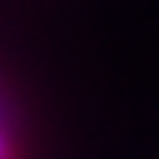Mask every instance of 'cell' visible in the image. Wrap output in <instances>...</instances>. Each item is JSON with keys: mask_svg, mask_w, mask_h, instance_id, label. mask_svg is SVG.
Masks as SVG:
<instances>
[{"mask_svg": "<svg viewBox=\"0 0 159 159\" xmlns=\"http://www.w3.org/2000/svg\"><path fill=\"white\" fill-rule=\"evenodd\" d=\"M0 159H10V140H7L3 130H0Z\"/></svg>", "mask_w": 159, "mask_h": 159, "instance_id": "obj_1", "label": "cell"}]
</instances>
